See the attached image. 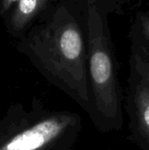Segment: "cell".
Listing matches in <instances>:
<instances>
[{
	"label": "cell",
	"mask_w": 149,
	"mask_h": 150,
	"mask_svg": "<svg viewBox=\"0 0 149 150\" xmlns=\"http://www.w3.org/2000/svg\"><path fill=\"white\" fill-rule=\"evenodd\" d=\"M47 0H18L11 17V25L20 31L41 11Z\"/></svg>",
	"instance_id": "277c9868"
},
{
	"label": "cell",
	"mask_w": 149,
	"mask_h": 150,
	"mask_svg": "<svg viewBox=\"0 0 149 150\" xmlns=\"http://www.w3.org/2000/svg\"><path fill=\"white\" fill-rule=\"evenodd\" d=\"M18 0H1V9H2V12H5L6 11H8L11 6L15 3L18 2Z\"/></svg>",
	"instance_id": "52a82bcc"
},
{
	"label": "cell",
	"mask_w": 149,
	"mask_h": 150,
	"mask_svg": "<svg viewBox=\"0 0 149 150\" xmlns=\"http://www.w3.org/2000/svg\"><path fill=\"white\" fill-rule=\"evenodd\" d=\"M81 118L70 112L50 115L16 134L0 147V150L71 149L81 129Z\"/></svg>",
	"instance_id": "7a4b0ae2"
},
{
	"label": "cell",
	"mask_w": 149,
	"mask_h": 150,
	"mask_svg": "<svg viewBox=\"0 0 149 150\" xmlns=\"http://www.w3.org/2000/svg\"><path fill=\"white\" fill-rule=\"evenodd\" d=\"M127 0H111L112 6V11L120 12V9L123 6V4L126 2Z\"/></svg>",
	"instance_id": "8992f818"
},
{
	"label": "cell",
	"mask_w": 149,
	"mask_h": 150,
	"mask_svg": "<svg viewBox=\"0 0 149 150\" xmlns=\"http://www.w3.org/2000/svg\"><path fill=\"white\" fill-rule=\"evenodd\" d=\"M138 31L135 34L149 47V12H140L137 16Z\"/></svg>",
	"instance_id": "5b68a950"
},
{
	"label": "cell",
	"mask_w": 149,
	"mask_h": 150,
	"mask_svg": "<svg viewBox=\"0 0 149 150\" xmlns=\"http://www.w3.org/2000/svg\"><path fill=\"white\" fill-rule=\"evenodd\" d=\"M133 35H134V34H133ZM134 36H135V37L139 40V41L141 42V46H142V47H143V49H144V51H145V53H146V54H147V56H148V58L149 60V47L144 43V42H143V41H142V40H141V39H140V38H139V37H138V36H137V35H136V34H135Z\"/></svg>",
	"instance_id": "ba28073f"
},
{
	"label": "cell",
	"mask_w": 149,
	"mask_h": 150,
	"mask_svg": "<svg viewBox=\"0 0 149 150\" xmlns=\"http://www.w3.org/2000/svg\"><path fill=\"white\" fill-rule=\"evenodd\" d=\"M130 69V91L134 122L143 140L149 145V60L134 35Z\"/></svg>",
	"instance_id": "3957f363"
},
{
	"label": "cell",
	"mask_w": 149,
	"mask_h": 150,
	"mask_svg": "<svg viewBox=\"0 0 149 150\" xmlns=\"http://www.w3.org/2000/svg\"><path fill=\"white\" fill-rule=\"evenodd\" d=\"M28 47L50 80L96 123L84 36L71 8L64 4L59 5L48 21L30 33Z\"/></svg>",
	"instance_id": "6da1fadb"
}]
</instances>
